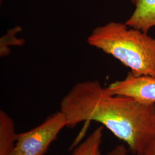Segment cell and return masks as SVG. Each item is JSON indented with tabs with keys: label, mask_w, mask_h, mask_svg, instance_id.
I'll use <instances>...</instances> for the list:
<instances>
[{
	"label": "cell",
	"mask_w": 155,
	"mask_h": 155,
	"mask_svg": "<svg viewBox=\"0 0 155 155\" xmlns=\"http://www.w3.org/2000/svg\"><path fill=\"white\" fill-rule=\"evenodd\" d=\"M60 110L66 117L67 127L98 122L134 155L143 151L155 133V104L111 94L96 80L75 84L62 98Z\"/></svg>",
	"instance_id": "obj_1"
},
{
	"label": "cell",
	"mask_w": 155,
	"mask_h": 155,
	"mask_svg": "<svg viewBox=\"0 0 155 155\" xmlns=\"http://www.w3.org/2000/svg\"><path fill=\"white\" fill-rule=\"evenodd\" d=\"M87 41L119 61L133 75L155 78V38L148 33L111 21L95 28Z\"/></svg>",
	"instance_id": "obj_2"
},
{
	"label": "cell",
	"mask_w": 155,
	"mask_h": 155,
	"mask_svg": "<svg viewBox=\"0 0 155 155\" xmlns=\"http://www.w3.org/2000/svg\"><path fill=\"white\" fill-rule=\"evenodd\" d=\"M66 116L59 110L33 129L17 133L13 155H44L61 130L67 127Z\"/></svg>",
	"instance_id": "obj_3"
},
{
	"label": "cell",
	"mask_w": 155,
	"mask_h": 155,
	"mask_svg": "<svg viewBox=\"0 0 155 155\" xmlns=\"http://www.w3.org/2000/svg\"><path fill=\"white\" fill-rule=\"evenodd\" d=\"M106 88L111 94L130 97L145 104H155V78L136 77L129 72L125 78Z\"/></svg>",
	"instance_id": "obj_4"
},
{
	"label": "cell",
	"mask_w": 155,
	"mask_h": 155,
	"mask_svg": "<svg viewBox=\"0 0 155 155\" xmlns=\"http://www.w3.org/2000/svg\"><path fill=\"white\" fill-rule=\"evenodd\" d=\"M134 6L133 13L125 24L129 27L148 33L155 28V0H130Z\"/></svg>",
	"instance_id": "obj_5"
},
{
	"label": "cell",
	"mask_w": 155,
	"mask_h": 155,
	"mask_svg": "<svg viewBox=\"0 0 155 155\" xmlns=\"http://www.w3.org/2000/svg\"><path fill=\"white\" fill-rule=\"evenodd\" d=\"M16 132L13 118L5 111H0V155H13L16 144Z\"/></svg>",
	"instance_id": "obj_6"
},
{
	"label": "cell",
	"mask_w": 155,
	"mask_h": 155,
	"mask_svg": "<svg viewBox=\"0 0 155 155\" xmlns=\"http://www.w3.org/2000/svg\"><path fill=\"white\" fill-rule=\"evenodd\" d=\"M102 127L96 128L74 150L71 155H102L101 147L103 137Z\"/></svg>",
	"instance_id": "obj_7"
},
{
	"label": "cell",
	"mask_w": 155,
	"mask_h": 155,
	"mask_svg": "<svg viewBox=\"0 0 155 155\" xmlns=\"http://www.w3.org/2000/svg\"><path fill=\"white\" fill-rule=\"evenodd\" d=\"M136 155H155V133L143 151Z\"/></svg>",
	"instance_id": "obj_8"
},
{
	"label": "cell",
	"mask_w": 155,
	"mask_h": 155,
	"mask_svg": "<svg viewBox=\"0 0 155 155\" xmlns=\"http://www.w3.org/2000/svg\"><path fill=\"white\" fill-rule=\"evenodd\" d=\"M106 155H129L128 150L124 145H118L110 150Z\"/></svg>",
	"instance_id": "obj_9"
}]
</instances>
